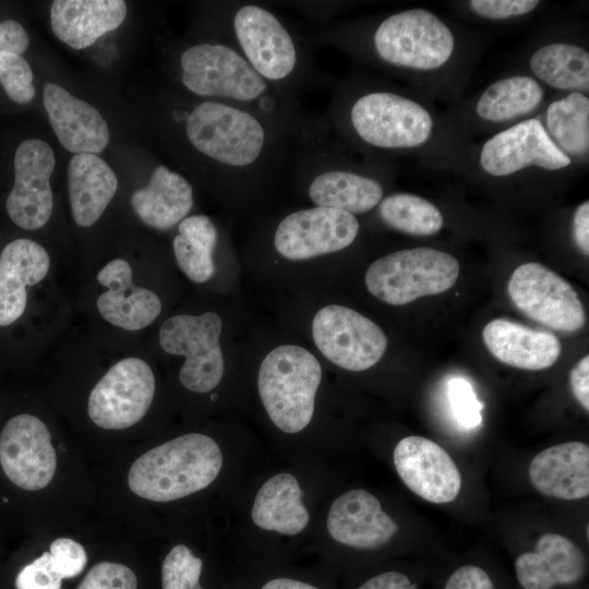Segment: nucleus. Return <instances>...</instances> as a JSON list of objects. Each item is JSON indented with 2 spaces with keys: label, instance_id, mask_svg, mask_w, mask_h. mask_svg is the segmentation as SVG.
<instances>
[{
  "label": "nucleus",
  "instance_id": "f257e3e1",
  "mask_svg": "<svg viewBox=\"0 0 589 589\" xmlns=\"http://www.w3.org/2000/svg\"><path fill=\"white\" fill-rule=\"evenodd\" d=\"M216 38L233 47L268 84L299 100L328 76L315 62L303 29L271 7L251 1L220 4Z\"/></svg>",
  "mask_w": 589,
  "mask_h": 589
},
{
  "label": "nucleus",
  "instance_id": "f03ea898",
  "mask_svg": "<svg viewBox=\"0 0 589 589\" xmlns=\"http://www.w3.org/2000/svg\"><path fill=\"white\" fill-rule=\"evenodd\" d=\"M330 131L344 132L356 142L383 152L411 149L426 143L434 122L421 104L385 89L349 97L338 89L324 119Z\"/></svg>",
  "mask_w": 589,
  "mask_h": 589
},
{
  "label": "nucleus",
  "instance_id": "7ed1b4c3",
  "mask_svg": "<svg viewBox=\"0 0 589 589\" xmlns=\"http://www.w3.org/2000/svg\"><path fill=\"white\" fill-rule=\"evenodd\" d=\"M215 440L189 433L160 444L140 456L128 474L130 490L153 502H171L211 485L223 467Z\"/></svg>",
  "mask_w": 589,
  "mask_h": 589
},
{
  "label": "nucleus",
  "instance_id": "20e7f679",
  "mask_svg": "<svg viewBox=\"0 0 589 589\" xmlns=\"http://www.w3.org/2000/svg\"><path fill=\"white\" fill-rule=\"evenodd\" d=\"M329 134L325 122L323 129L298 142L287 178L304 184L306 195L315 206L352 215L370 212L384 197L381 181L348 166Z\"/></svg>",
  "mask_w": 589,
  "mask_h": 589
},
{
  "label": "nucleus",
  "instance_id": "39448f33",
  "mask_svg": "<svg viewBox=\"0 0 589 589\" xmlns=\"http://www.w3.org/2000/svg\"><path fill=\"white\" fill-rule=\"evenodd\" d=\"M321 380L320 362L300 346L281 345L264 358L259 370V395L280 431L294 434L309 425Z\"/></svg>",
  "mask_w": 589,
  "mask_h": 589
},
{
  "label": "nucleus",
  "instance_id": "423d86ee",
  "mask_svg": "<svg viewBox=\"0 0 589 589\" xmlns=\"http://www.w3.org/2000/svg\"><path fill=\"white\" fill-rule=\"evenodd\" d=\"M369 45L381 63L418 71H432L452 58L455 39L434 13L409 9L393 13L371 31Z\"/></svg>",
  "mask_w": 589,
  "mask_h": 589
},
{
  "label": "nucleus",
  "instance_id": "0eeeda50",
  "mask_svg": "<svg viewBox=\"0 0 589 589\" xmlns=\"http://www.w3.org/2000/svg\"><path fill=\"white\" fill-rule=\"evenodd\" d=\"M460 271L457 259L432 248L405 249L387 254L368 268V290L390 305H402L447 291Z\"/></svg>",
  "mask_w": 589,
  "mask_h": 589
},
{
  "label": "nucleus",
  "instance_id": "6e6552de",
  "mask_svg": "<svg viewBox=\"0 0 589 589\" xmlns=\"http://www.w3.org/2000/svg\"><path fill=\"white\" fill-rule=\"evenodd\" d=\"M221 327V318L215 312L199 316L179 314L161 325V348L170 354L185 357L179 380L187 389L206 393L220 383L225 371L219 345Z\"/></svg>",
  "mask_w": 589,
  "mask_h": 589
},
{
  "label": "nucleus",
  "instance_id": "1a4fd4ad",
  "mask_svg": "<svg viewBox=\"0 0 589 589\" xmlns=\"http://www.w3.org/2000/svg\"><path fill=\"white\" fill-rule=\"evenodd\" d=\"M507 292L521 313L554 330L575 333L585 325L584 305L573 286L540 263L519 265Z\"/></svg>",
  "mask_w": 589,
  "mask_h": 589
},
{
  "label": "nucleus",
  "instance_id": "9d476101",
  "mask_svg": "<svg viewBox=\"0 0 589 589\" xmlns=\"http://www.w3.org/2000/svg\"><path fill=\"white\" fill-rule=\"evenodd\" d=\"M317 349L335 365L353 372L368 370L384 356L387 337L361 313L342 305L322 308L312 322Z\"/></svg>",
  "mask_w": 589,
  "mask_h": 589
},
{
  "label": "nucleus",
  "instance_id": "9b49d317",
  "mask_svg": "<svg viewBox=\"0 0 589 589\" xmlns=\"http://www.w3.org/2000/svg\"><path fill=\"white\" fill-rule=\"evenodd\" d=\"M154 394L151 366L142 359L125 358L113 364L92 389L88 416L101 429H127L146 414Z\"/></svg>",
  "mask_w": 589,
  "mask_h": 589
},
{
  "label": "nucleus",
  "instance_id": "f8f14e48",
  "mask_svg": "<svg viewBox=\"0 0 589 589\" xmlns=\"http://www.w3.org/2000/svg\"><path fill=\"white\" fill-rule=\"evenodd\" d=\"M360 229L352 214L312 206L286 215L276 226L275 250L291 261H303L348 248Z\"/></svg>",
  "mask_w": 589,
  "mask_h": 589
},
{
  "label": "nucleus",
  "instance_id": "ddd939ff",
  "mask_svg": "<svg viewBox=\"0 0 589 589\" xmlns=\"http://www.w3.org/2000/svg\"><path fill=\"white\" fill-rule=\"evenodd\" d=\"M479 163L490 176L507 177L529 167L561 170L572 164V158L556 146L539 119L530 118L485 141Z\"/></svg>",
  "mask_w": 589,
  "mask_h": 589
},
{
  "label": "nucleus",
  "instance_id": "4468645a",
  "mask_svg": "<svg viewBox=\"0 0 589 589\" xmlns=\"http://www.w3.org/2000/svg\"><path fill=\"white\" fill-rule=\"evenodd\" d=\"M56 157L51 146L39 139L22 142L15 152L14 184L5 207L10 219L24 230L45 226L52 213L50 177Z\"/></svg>",
  "mask_w": 589,
  "mask_h": 589
},
{
  "label": "nucleus",
  "instance_id": "2eb2a0df",
  "mask_svg": "<svg viewBox=\"0 0 589 589\" xmlns=\"http://www.w3.org/2000/svg\"><path fill=\"white\" fill-rule=\"evenodd\" d=\"M0 465L16 486L37 491L52 480L57 468L56 450L46 424L23 413L11 418L0 434Z\"/></svg>",
  "mask_w": 589,
  "mask_h": 589
},
{
  "label": "nucleus",
  "instance_id": "dca6fc26",
  "mask_svg": "<svg viewBox=\"0 0 589 589\" xmlns=\"http://www.w3.org/2000/svg\"><path fill=\"white\" fill-rule=\"evenodd\" d=\"M396 471L421 498L445 504L461 489V474L450 455L437 443L419 435L401 438L393 453Z\"/></svg>",
  "mask_w": 589,
  "mask_h": 589
},
{
  "label": "nucleus",
  "instance_id": "f3484780",
  "mask_svg": "<svg viewBox=\"0 0 589 589\" xmlns=\"http://www.w3.org/2000/svg\"><path fill=\"white\" fill-rule=\"evenodd\" d=\"M326 527L338 543L359 550L378 549L397 533V522L366 490H349L332 503Z\"/></svg>",
  "mask_w": 589,
  "mask_h": 589
},
{
  "label": "nucleus",
  "instance_id": "a211bd4d",
  "mask_svg": "<svg viewBox=\"0 0 589 589\" xmlns=\"http://www.w3.org/2000/svg\"><path fill=\"white\" fill-rule=\"evenodd\" d=\"M514 572L521 589H566L584 581L587 564L576 543L562 534L548 532L538 539L533 551L516 557Z\"/></svg>",
  "mask_w": 589,
  "mask_h": 589
},
{
  "label": "nucleus",
  "instance_id": "6ab92c4d",
  "mask_svg": "<svg viewBox=\"0 0 589 589\" xmlns=\"http://www.w3.org/2000/svg\"><path fill=\"white\" fill-rule=\"evenodd\" d=\"M44 107L60 144L71 153L98 154L109 143V128L100 112L56 83H46Z\"/></svg>",
  "mask_w": 589,
  "mask_h": 589
},
{
  "label": "nucleus",
  "instance_id": "aec40b11",
  "mask_svg": "<svg viewBox=\"0 0 589 589\" xmlns=\"http://www.w3.org/2000/svg\"><path fill=\"white\" fill-rule=\"evenodd\" d=\"M98 281L108 288L97 300L100 315L110 324L127 330L148 326L159 315V297L132 283V268L123 259H115L97 274Z\"/></svg>",
  "mask_w": 589,
  "mask_h": 589
},
{
  "label": "nucleus",
  "instance_id": "412c9836",
  "mask_svg": "<svg viewBox=\"0 0 589 589\" xmlns=\"http://www.w3.org/2000/svg\"><path fill=\"white\" fill-rule=\"evenodd\" d=\"M532 485L542 494L567 501L589 494V446L566 442L538 453L529 465Z\"/></svg>",
  "mask_w": 589,
  "mask_h": 589
},
{
  "label": "nucleus",
  "instance_id": "4be33fe9",
  "mask_svg": "<svg viewBox=\"0 0 589 589\" xmlns=\"http://www.w3.org/2000/svg\"><path fill=\"white\" fill-rule=\"evenodd\" d=\"M47 251L36 241L16 239L0 255V326L19 320L27 304V286L40 283L49 271Z\"/></svg>",
  "mask_w": 589,
  "mask_h": 589
},
{
  "label": "nucleus",
  "instance_id": "5701e85b",
  "mask_svg": "<svg viewBox=\"0 0 589 589\" xmlns=\"http://www.w3.org/2000/svg\"><path fill=\"white\" fill-rule=\"evenodd\" d=\"M482 338L497 360L522 370L550 368L561 354V341L554 334L505 318L489 322L482 330Z\"/></svg>",
  "mask_w": 589,
  "mask_h": 589
},
{
  "label": "nucleus",
  "instance_id": "b1692460",
  "mask_svg": "<svg viewBox=\"0 0 589 589\" xmlns=\"http://www.w3.org/2000/svg\"><path fill=\"white\" fill-rule=\"evenodd\" d=\"M127 11L123 0H55L50 24L58 39L79 50L118 28Z\"/></svg>",
  "mask_w": 589,
  "mask_h": 589
},
{
  "label": "nucleus",
  "instance_id": "393cba45",
  "mask_svg": "<svg viewBox=\"0 0 589 589\" xmlns=\"http://www.w3.org/2000/svg\"><path fill=\"white\" fill-rule=\"evenodd\" d=\"M193 202L190 181L165 165L155 167L148 183L131 195L137 217L157 230H168L179 225L188 217Z\"/></svg>",
  "mask_w": 589,
  "mask_h": 589
},
{
  "label": "nucleus",
  "instance_id": "a878e982",
  "mask_svg": "<svg viewBox=\"0 0 589 589\" xmlns=\"http://www.w3.org/2000/svg\"><path fill=\"white\" fill-rule=\"evenodd\" d=\"M71 213L81 227H91L106 211L118 190L111 167L96 154H75L68 165Z\"/></svg>",
  "mask_w": 589,
  "mask_h": 589
},
{
  "label": "nucleus",
  "instance_id": "bb28decb",
  "mask_svg": "<svg viewBox=\"0 0 589 589\" xmlns=\"http://www.w3.org/2000/svg\"><path fill=\"white\" fill-rule=\"evenodd\" d=\"M255 526L284 536L301 533L310 522L298 479L280 472L259 489L251 509Z\"/></svg>",
  "mask_w": 589,
  "mask_h": 589
},
{
  "label": "nucleus",
  "instance_id": "cd10ccee",
  "mask_svg": "<svg viewBox=\"0 0 589 589\" xmlns=\"http://www.w3.org/2000/svg\"><path fill=\"white\" fill-rule=\"evenodd\" d=\"M543 97V88L533 77L507 76L484 89L476 104V112L486 122H506L532 112Z\"/></svg>",
  "mask_w": 589,
  "mask_h": 589
},
{
  "label": "nucleus",
  "instance_id": "c85d7f7f",
  "mask_svg": "<svg viewBox=\"0 0 589 589\" xmlns=\"http://www.w3.org/2000/svg\"><path fill=\"white\" fill-rule=\"evenodd\" d=\"M532 73L553 88L572 92L589 91V53L577 45L551 43L530 57Z\"/></svg>",
  "mask_w": 589,
  "mask_h": 589
},
{
  "label": "nucleus",
  "instance_id": "c756f323",
  "mask_svg": "<svg viewBox=\"0 0 589 589\" xmlns=\"http://www.w3.org/2000/svg\"><path fill=\"white\" fill-rule=\"evenodd\" d=\"M218 230L206 215L185 217L178 225L173 253L181 271L194 283H205L215 273L214 252Z\"/></svg>",
  "mask_w": 589,
  "mask_h": 589
},
{
  "label": "nucleus",
  "instance_id": "7c9ffc66",
  "mask_svg": "<svg viewBox=\"0 0 589 589\" xmlns=\"http://www.w3.org/2000/svg\"><path fill=\"white\" fill-rule=\"evenodd\" d=\"M546 131L567 156H584L589 151V99L572 92L552 101L545 112Z\"/></svg>",
  "mask_w": 589,
  "mask_h": 589
},
{
  "label": "nucleus",
  "instance_id": "2f4dec72",
  "mask_svg": "<svg viewBox=\"0 0 589 589\" xmlns=\"http://www.w3.org/2000/svg\"><path fill=\"white\" fill-rule=\"evenodd\" d=\"M378 215L389 228L418 237L438 232L444 224L441 211L426 199L398 192L382 199Z\"/></svg>",
  "mask_w": 589,
  "mask_h": 589
},
{
  "label": "nucleus",
  "instance_id": "473e14b6",
  "mask_svg": "<svg viewBox=\"0 0 589 589\" xmlns=\"http://www.w3.org/2000/svg\"><path fill=\"white\" fill-rule=\"evenodd\" d=\"M202 566V560L187 545H175L163 561V589H203L200 585Z\"/></svg>",
  "mask_w": 589,
  "mask_h": 589
},
{
  "label": "nucleus",
  "instance_id": "72a5a7b5",
  "mask_svg": "<svg viewBox=\"0 0 589 589\" xmlns=\"http://www.w3.org/2000/svg\"><path fill=\"white\" fill-rule=\"evenodd\" d=\"M0 84L14 103L27 104L35 96L33 71L21 55L0 51Z\"/></svg>",
  "mask_w": 589,
  "mask_h": 589
},
{
  "label": "nucleus",
  "instance_id": "f704fd0d",
  "mask_svg": "<svg viewBox=\"0 0 589 589\" xmlns=\"http://www.w3.org/2000/svg\"><path fill=\"white\" fill-rule=\"evenodd\" d=\"M446 397L450 412L462 429L474 430L482 423L483 404L472 385L464 377L453 376L446 383Z\"/></svg>",
  "mask_w": 589,
  "mask_h": 589
},
{
  "label": "nucleus",
  "instance_id": "c9c22d12",
  "mask_svg": "<svg viewBox=\"0 0 589 589\" xmlns=\"http://www.w3.org/2000/svg\"><path fill=\"white\" fill-rule=\"evenodd\" d=\"M137 579L133 570L119 563L95 564L76 589H136Z\"/></svg>",
  "mask_w": 589,
  "mask_h": 589
},
{
  "label": "nucleus",
  "instance_id": "e433bc0d",
  "mask_svg": "<svg viewBox=\"0 0 589 589\" xmlns=\"http://www.w3.org/2000/svg\"><path fill=\"white\" fill-rule=\"evenodd\" d=\"M49 554L55 572L62 579L79 576L87 562L83 545L70 538H58L52 541Z\"/></svg>",
  "mask_w": 589,
  "mask_h": 589
},
{
  "label": "nucleus",
  "instance_id": "4c0bfd02",
  "mask_svg": "<svg viewBox=\"0 0 589 589\" xmlns=\"http://www.w3.org/2000/svg\"><path fill=\"white\" fill-rule=\"evenodd\" d=\"M62 578L55 572L49 552L24 566L15 578L16 589H61Z\"/></svg>",
  "mask_w": 589,
  "mask_h": 589
},
{
  "label": "nucleus",
  "instance_id": "58836bf2",
  "mask_svg": "<svg viewBox=\"0 0 589 589\" xmlns=\"http://www.w3.org/2000/svg\"><path fill=\"white\" fill-rule=\"evenodd\" d=\"M537 0H471L469 8L477 14L489 20H506L532 12L538 5Z\"/></svg>",
  "mask_w": 589,
  "mask_h": 589
},
{
  "label": "nucleus",
  "instance_id": "ea45409f",
  "mask_svg": "<svg viewBox=\"0 0 589 589\" xmlns=\"http://www.w3.org/2000/svg\"><path fill=\"white\" fill-rule=\"evenodd\" d=\"M442 589H497V585L484 567L464 564L447 576Z\"/></svg>",
  "mask_w": 589,
  "mask_h": 589
},
{
  "label": "nucleus",
  "instance_id": "a19ab883",
  "mask_svg": "<svg viewBox=\"0 0 589 589\" xmlns=\"http://www.w3.org/2000/svg\"><path fill=\"white\" fill-rule=\"evenodd\" d=\"M29 37L24 27L14 20L0 22V51L21 55L28 48Z\"/></svg>",
  "mask_w": 589,
  "mask_h": 589
},
{
  "label": "nucleus",
  "instance_id": "79ce46f5",
  "mask_svg": "<svg viewBox=\"0 0 589 589\" xmlns=\"http://www.w3.org/2000/svg\"><path fill=\"white\" fill-rule=\"evenodd\" d=\"M419 585L406 573L387 570L370 577L356 589H419Z\"/></svg>",
  "mask_w": 589,
  "mask_h": 589
},
{
  "label": "nucleus",
  "instance_id": "37998d69",
  "mask_svg": "<svg viewBox=\"0 0 589 589\" xmlns=\"http://www.w3.org/2000/svg\"><path fill=\"white\" fill-rule=\"evenodd\" d=\"M572 392L581 407L589 410V356L573 368L569 375Z\"/></svg>",
  "mask_w": 589,
  "mask_h": 589
},
{
  "label": "nucleus",
  "instance_id": "c03bdc74",
  "mask_svg": "<svg viewBox=\"0 0 589 589\" xmlns=\"http://www.w3.org/2000/svg\"><path fill=\"white\" fill-rule=\"evenodd\" d=\"M573 236L576 245L586 256L589 255V202L580 204L573 218Z\"/></svg>",
  "mask_w": 589,
  "mask_h": 589
},
{
  "label": "nucleus",
  "instance_id": "a18cd8bd",
  "mask_svg": "<svg viewBox=\"0 0 589 589\" xmlns=\"http://www.w3.org/2000/svg\"><path fill=\"white\" fill-rule=\"evenodd\" d=\"M261 589H318L317 587L297 579L279 577L263 585Z\"/></svg>",
  "mask_w": 589,
  "mask_h": 589
}]
</instances>
